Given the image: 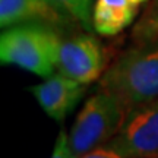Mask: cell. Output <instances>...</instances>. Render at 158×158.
I'll return each instance as SVG.
<instances>
[{
    "instance_id": "6da1fadb",
    "label": "cell",
    "mask_w": 158,
    "mask_h": 158,
    "mask_svg": "<svg viewBox=\"0 0 158 158\" xmlns=\"http://www.w3.org/2000/svg\"><path fill=\"white\" fill-rule=\"evenodd\" d=\"M100 89L117 97L126 111L158 98V38L123 53L100 78Z\"/></svg>"
},
{
    "instance_id": "7a4b0ae2",
    "label": "cell",
    "mask_w": 158,
    "mask_h": 158,
    "mask_svg": "<svg viewBox=\"0 0 158 158\" xmlns=\"http://www.w3.org/2000/svg\"><path fill=\"white\" fill-rule=\"evenodd\" d=\"M62 38L56 28L44 23H19L0 35V60L48 78L54 73Z\"/></svg>"
},
{
    "instance_id": "3957f363",
    "label": "cell",
    "mask_w": 158,
    "mask_h": 158,
    "mask_svg": "<svg viewBox=\"0 0 158 158\" xmlns=\"http://www.w3.org/2000/svg\"><path fill=\"white\" fill-rule=\"evenodd\" d=\"M126 116V108L111 92L100 89L85 101L68 133L69 147L76 158L113 139Z\"/></svg>"
},
{
    "instance_id": "277c9868",
    "label": "cell",
    "mask_w": 158,
    "mask_h": 158,
    "mask_svg": "<svg viewBox=\"0 0 158 158\" xmlns=\"http://www.w3.org/2000/svg\"><path fill=\"white\" fill-rule=\"evenodd\" d=\"M107 147L124 158H158V98L129 108Z\"/></svg>"
},
{
    "instance_id": "5b68a950",
    "label": "cell",
    "mask_w": 158,
    "mask_h": 158,
    "mask_svg": "<svg viewBox=\"0 0 158 158\" xmlns=\"http://www.w3.org/2000/svg\"><path fill=\"white\" fill-rule=\"evenodd\" d=\"M107 56L102 44L92 35L81 34L62 40L56 70L84 85L101 78L106 72Z\"/></svg>"
},
{
    "instance_id": "8992f818",
    "label": "cell",
    "mask_w": 158,
    "mask_h": 158,
    "mask_svg": "<svg viewBox=\"0 0 158 158\" xmlns=\"http://www.w3.org/2000/svg\"><path fill=\"white\" fill-rule=\"evenodd\" d=\"M29 91L48 117L63 122L85 95L86 85L57 72Z\"/></svg>"
},
{
    "instance_id": "52a82bcc",
    "label": "cell",
    "mask_w": 158,
    "mask_h": 158,
    "mask_svg": "<svg viewBox=\"0 0 158 158\" xmlns=\"http://www.w3.org/2000/svg\"><path fill=\"white\" fill-rule=\"evenodd\" d=\"M75 21L56 0H0V25L9 28L19 23H44L53 28Z\"/></svg>"
},
{
    "instance_id": "ba28073f",
    "label": "cell",
    "mask_w": 158,
    "mask_h": 158,
    "mask_svg": "<svg viewBox=\"0 0 158 158\" xmlns=\"http://www.w3.org/2000/svg\"><path fill=\"white\" fill-rule=\"evenodd\" d=\"M138 6L130 0H97L92 10V28L106 37L118 34L133 22Z\"/></svg>"
},
{
    "instance_id": "9c48e42d",
    "label": "cell",
    "mask_w": 158,
    "mask_h": 158,
    "mask_svg": "<svg viewBox=\"0 0 158 158\" xmlns=\"http://www.w3.org/2000/svg\"><path fill=\"white\" fill-rule=\"evenodd\" d=\"M133 37L139 43L158 38V0H152L133 28Z\"/></svg>"
},
{
    "instance_id": "30bf717a",
    "label": "cell",
    "mask_w": 158,
    "mask_h": 158,
    "mask_svg": "<svg viewBox=\"0 0 158 158\" xmlns=\"http://www.w3.org/2000/svg\"><path fill=\"white\" fill-rule=\"evenodd\" d=\"M60 6L72 15L76 22H79L85 29H91L92 27V15L91 5L92 0H56Z\"/></svg>"
},
{
    "instance_id": "8fae6325",
    "label": "cell",
    "mask_w": 158,
    "mask_h": 158,
    "mask_svg": "<svg viewBox=\"0 0 158 158\" xmlns=\"http://www.w3.org/2000/svg\"><path fill=\"white\" fill-rule=\"evenodd\" d=\"M50 158H76L69 147V138L64 130H60V133L57 136L54 149H53Z\"/></svg>"
},
{
    "instance_id": "7c38bea8",
    "label": "cell",
    "mask_w": 158,
    "mask_h": 158,
    "mask_svg": "<svg viewBox=\"0 0 158 158\" xmlns=\"http://www.w3.org/2000/svg\"><path fill=\"white\" fill-rule=\"evenodd\" d=\"M79 158H124V157H122L120 154L116 152L110 147L104 145V147L95 148V149H92L89 152L84 154L82 157H79Z\"/></svg>"
},
{
    "instance_id": "4fadbf2b",
    "label": "cell",
    "mask_w": 158,
    "mask_h": 158,
    "mask_svg": "<svg viewBox=\"0 0 158 158\" xmlns=\"http://www.w3.org/2000/svg\"><path fill=\"white\" fill-rule=\"evenodd\" d=\"M130 2H132L135 6H139V5H142V3H145L147 0H130Z\"/></svg>"
}]
</instances>
